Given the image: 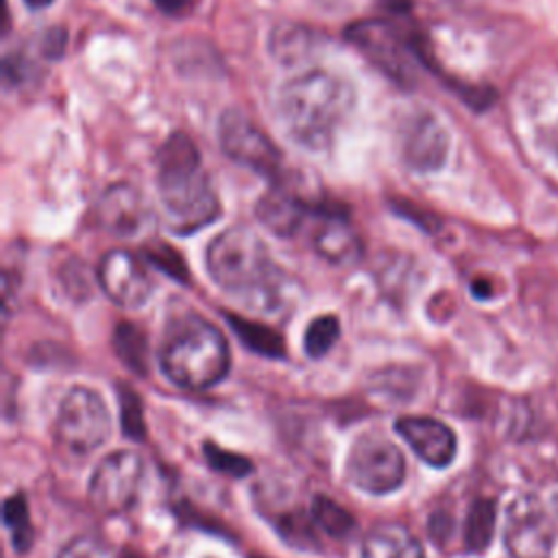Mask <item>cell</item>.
<instances>
[{
	"label": "cell",
	"instance_id": "6da1fadb",
	"mask_svg": "<svg viewBox=\"0 0 558 558\" xmlns=\"http://www.w3.org/2000/svg\"><path fill=\"white\" fill-rule=\"evenodd\" d=\"M353 102V87L344 78L325 70H310L281 85L277 120L292 142L320 150L333 142Z\"/></svg>",
	"mask_w": 558,
	"mask_h": 558
},
{
	"label": "cell",
	"instance_id": "7a4b0ae2",
	"mask_svg": "<svg viewBox=\"0 0 558 558\" xmlns=\"http://www.w3.org/2000/svg\"><path fill=\"white\" fill-rule=\"evenodd\" d=\"M157 190L177 233H190L218 216V198L203 168L196 144L183 135H170L157 150Z\"/></svg>",
	"mask_w": 558,
	"mask_h": 558
},
{
	"label": "cell",
	"instance_id": "3957f363",
	"mask_svg": "<svg viewBox=\"0 0 558 558\" xmlns=\"http://www.w3.org/2000/svg\"><path fill=\"white\" fill-rule=\"evenodd\" d=\"M207 270L225 292L272 310L279 286L277 268L264 240L248 227H231L211 240Z\"/></svg>",
	"mask_w": 558,
	"mask_h": 558
},
{
	"label": "cell",
	"instance_id": "277c9868",
	"mask_svg": "<svg viewBox=\"0 0 558 558\" xmlns=\"http://www.w3.org/2000/svg\"><path fill=\"white\" fill-rule=\"evenodd\" d=\"M159 364L177 386L203 390L227 375L229 347L218 327L187 314L168 325L159 349Z\"/></svg>",
	"mask_w": 558,
	"mask_h": 558
},
{
	"label": "cell",
	"instance_id": "5b68a950",
	"mask_svg": "<svg viewBox=\"0 0 558 558\" xmlns=\"http://www.w3.org/2000/svg\"><path fill=\"white\" fill-rule=\"evenodd\" d=\"M347 39L397 83H412L418 39L388 20H362L347 28Z\"/></svg>",
	"mask_w": 558,
	"mask_h": 558
},
{
	"label": "cell",
	"instance_id": "8992f818",
	"mask_svg": "<svg viewBox=\"0 0 558 558\" xmlns=\"http://www.w3.org/2000/svg\"><path fill=\"white\" fill-rule=\"evenodd\" d=\"M109 425L111 416L100 395L92 388L74 386L59 405L54 436L68 451L83 456L105 442Z\"/></svg>",
	"mask_w": 558,
	"mask_h": 558
},
{
	"label": "cell",
	"instance_id": "52a82bcc",
	"mask_svg": "<svg viewBox=\"0 0 558 558\" xmlns=\"http://www.w3.org/2000/svg\"><path fill=\"white\" fill-rule=\"evenodd\" d=\"M144 482V460L133 449H118L105 456L92 473L89 504L107 517L131 510Z\"/></svg>",
	"mask_w": 558,
	"mask_h": 558
},
{
	"label": "cell",
	"instance_id": "ba28073f",
	"mask_svg": "<svg viewBox=\"0 0 558 558\" xmlns=\"http://www.w3.org/2000/svg\"><path fill=\"white\" fill-rule=\"evenodd\" d=\"M405 460L386 436H360L347 458V480L371 495H384L401 486Z\"/></svg>",
	"mask_w": 558,
	"mask_h": 558
},
{
	"label": "cell",
	"instance_id": "9c48e42d",
	"mask_svg": "<svg viewBox=\"0 0 558 558\" xmlns=\"http://www.w3.org/2000/svg\"><path fill=\"white\" fill-rule=\"evenodd\" d=\"M218 142L225 155H229L233 161L242 163L244 168L270 179L279 177L281 172L279 148L240 109H229L220 116Z\"/></svg>",
	"mask_w": 558,
	"mask_h": 558
},
{
	"label": "cell",
	"instance_id": "30bf717a",
	"mask_svg": "<svg viewBox=\"0 0 558 558\" xmlns=\"http://www.w3.org/2000/svg\"><path fill=\"white\" fill-rule=\"evenodd\" d=\"M554 514L534 497L517 499L506 519L504 541L512 558H549L554 547Z\"/></svg>",
	"mask_w": 558,
	"mask_h": 558
},
{
	"label": "cell",
	"instance_id": "8fae6325",
	"mask_svg": "<svg viewBox=\"0 0 558 558\" xmlns=\"http://www.w3.org/2000/svg\"><path fill=\"white\" fill-rule=\"evenodd\" d=\"M98 281L113 303L129 310L142 307L153 294V279L148 270L124 248H113L100 259Z\"/></svg>",
	"mask_w": 558,
	"mask_h": 558
},
{
	"label": "cell",
	"instance_id": "7c38bea8",
	"mask_svg": "<svg viewBox=\"0 0 558 558\" xmlns=\"http://www.w3.org/2000/svg\"><path fill=\"white\" fill-rule=\"evenodd\" d=\"M401 155L416 172H436L449 155V133L432 113L412 116L401 133Z\"/></svg>",
	"mask_w": 558,
	"mask_h": 558
},
{
	"label": "cell",
	"instance_id": "4fadbf2b",
	"mask_svg": "<svg viewBox=\"0 0 558 558\" xmlns=\"http://www.w3.org/2000/svg\"><path fill=\"white\" fill-rule=\"evenodd\" d=\"M98 222L118 238H133L150 222V207L133 185L116 183L98 201Z\"/></svg>",
	"mask_w": 558,
	"mask_h": 558
},
{
	"label": "cell",
	"instance_id": "5bb4252c",
	"mask_svg": "<svg viewBox=\"0 0 558 558\" xmlns=\"http://www.w3.org/2000/svg\"><path fill=\"white\" fill-rule=\"evenodd\" d=\"M397 434L429 466H447L456 456V434L429 416H403L395 423Z\"/></svg>",
	"mask_w": 558,
	"mask_h": 558
},
{
	"label": "cell",
	"instance_id": "9a60e30c",
	"mask_svg": "<svg viewBox=\"0 0 558 558\" xmlns=\"http://www.w3.org/2000/svg\"><path fill=\"white\" fill-rule=\"evenodd\" d=\"M314 248L331 264L347 266L362 257V242L347 218L336 211H320L314 231Z\"/></svg>",
	"mask_w": 558,
	"mask_h": 558
},
{
	"label": "cell",
	"instance_id": "2e32d148",
	"mask_svg": "<svg viewBox=\"0 0 558 558\" xmlns=\"http://www.w3.org/2000/svg\"><path fill=\"white\" fill-rule=\"evenodd\" d=\"M307 214L310 207L305 205V201L283 187L266 192L257 203L259 222L281 238H290L303 225Z\"/></svg>",
	"mask_w": 558,
	"mask_h": 558
},
{
	"label": "cell",
	"instance_id": "e0dca14e",
	"mask_svg": "<svg viewBox=\"0 0 558 558\" xmlns=\"http://www.w3.org/2000/svg\"><path fill=\"white\" fill-rule=\"evenodd\" d=\"M360 558H425V554L405 527L381 525L366 536Z\"/></svg>",
	"mask_w": 558,
	"mask_h": 558
},
{
	"label": "cell",
	"instance_id": "ac0fdd59",
	"mask_svg": "<svg viewBox=\"0 0 558 558\" xmlns=\"http://www.w3.org/2000/svg\"><path fill=\"white\" fill-rule=\"evenodd\" d=\"M497 508L493 499H475L464 521V545L469 551H484L495 534Z\"/></svg>",
	"mask_w": 558,
	"mask_h": 558
},
{
	"label": "cell",
	"instance_id": "d6986e66",
	"mask_svg": "<svg viewBox=\"0 0 558 558\" xmlns=\"http://www.w3.org/2000/svg\"><path fill=\"white\" fill-rule=\"evenodd\" d=\"M227 318L231 320V327L238 333V338L242 340V344H246L251 351L262 353L266 357H281L283 355V340L268 325L253 323V320H246V318L235 316V314H229Z\"/></svg>",
	"mask_w": 558,
	"mask_h": 558
},
{
	"label": "cell",
	"instance_id": "ffe728a7",
	"mask_svg": "<svg viewBox=\"0 0 558 558\" xmlns=\"http://www.w3.org/2000/svg\"><path fill=\"white\" fill-rule=\"evenodd\" d=\"M113 344L116 351L120 355V360L133 368L135 373L144 375L146 373V364H148V342L146 336L140 327L131 325V323H120L116 327V336H113Z\"/></svg>",
	"mask_w": 558,
	"mask_h": 558
},
{
	"label": "cell",
	"instance_id": "44dd1931",
	"mask_svg": "<svg viewBox=\"0 0 558 558\" xmlns=\"http://www.w3.org/2000/svg\"><path fill=\"white\" fill-rule=\"evenodd\" d=\"M312 521L333 538H344L355 530V519L325 495H316L312 499Z\"/></svg>",
	"mask_w": 558,
	"mask_h": 558
},
{
	"label": "cell",
	"instance_id": "7402d4cb",
	"mask_svg": "<svg viewBox=\"0 0 558 558\" xmlns=\"http://www.w3.org/2000/svg\"><path fill=\"white\" fill-rule=\"evenodd\" d=\"M4 523L11 530V541L15 551H26L33 543V525H31L28 506L22 493H15L4 501Z\"/></svg>",
	"mask_w": 558,
	"mask_h": 558
},
{
	"label": "cell",
	"instance_id": "603a6c76",
	"mask_svg": "<svg viewBox=\"0 0 558 558\" xmlns=\"http://www.w3.org/2000/svg\"><path fill=\"white\" fill-rule=\"evenodd\" d=\"M340 336V323L336 316L331 314H325V316H318L310 323L307 331H305V338H303V347H305V353L314 360L323 357L338 340Z\"/></svg>",
	"mask_w": 558,
	"mask_h": 558
},
{
	"label": "cell",
	"instance_id": "cb8c5ba5",
	"mask_svg": "<svg viewBox=\"0 0 558 558\" xmlns=\"http://www.w3.org/2000/svg\"><path fill=\"white\" fill-rule=\"evenodd\" d=\"M203 453L207 458V464L220 473H227L231 477H244L253 471V464L248 458L238 456L233 451H225L214 442H205L203 445Z\"/></svg>",
	"mask_w": 558,
	"mask_h": 558
},
{
	"label": "cell",
	"instance_id": "d4e9b609",
	"mask_svg": "<svg viewBox=\"0 0 558 558\" xmlns=\"http://www.w3.org/2000/svg\"><path fill=\"white\" fill-rule=\"evenodd\" d=\"M120 418H122V427L124 432L140 440L144 436V418H142V403L140 399L133 395V390L129 386L120 388Z\"/></svg>",
	"mask_w": 558,
	"mask_h": 558
},
{
	"label": "cell",
	"instance_id": "484cf974",
	"mask_svg": "<svg viewBox=\"0 0 558 558\" xmlns=\"http://www.w3.org/2000/svg\"><path fill=\"white\" fill-rule=\"evenodd\" d=\"M146 257H148V262L159 266L166 275H170L174 279H181V281L187 279V270H185V264H183L181 255L177 251H172L168 244L159 242V244L148 246Z\"/></svg>",
	"mask_w": 558,
	"mask_h": 558
},
{
	"label": "cell",
	"instance_id": "4316f807",
	"mask_svg": "<svg viewBox=\"0 0 558 558\" xmlns=\"http://www.w3.org/2000/svg\"><path fill=\"white\" fill-rule=\"evenodd\" d=\"M57 558H116L98 538L92 536H76L70 541ZM120 558V556H118Z\"/></svg>",
	"mask_w": 558,
	"mask_h": 558
},
{
	"label": "cell",
	"instance_id": "83f0119b",
	"mask_svg": "<svg viewBox=\"0 0 558 558\" xmlns=\"http://www.w3.org/2000/svg\"><path fill=\"white\" fill-rule=\"evenodd\" d=\"M157 4L159 11L168 13V15H183L187 13L196 0H153Z\"/></svg>",
	"mask_w": 558,
	"mask_h": 558
},
{
	"label": "cell",
	"instance_id": "f1b7e54d",
	"mask_svg": "<svg viewBox=\"0 0 558 558\" xmlns=\"http://www.w3.org/2000/svg\"><path fill=\"white\" fill-rule=\"evenodd\" d=\"M31 9H44V7H48V4H52L54 0H24Z\"/></svg>",
	"mask_w": 558,
	"mask_h": 558
},
{
	"label": "cell",
	"instance_id": "f546056e",
	"mask_svg": "<svg viewBox=\"0 0 558 558\" xmlns=\"http://www.w3.org/2000/svg\"><path fill=\"white\" fill-rule=\"evenodd\" d=\"M120 558H142V556H137L133 551H124V554H120Z\"/></svg>",
	"mask_w": 558,
	"mask_h": 558
}]
</instances>
